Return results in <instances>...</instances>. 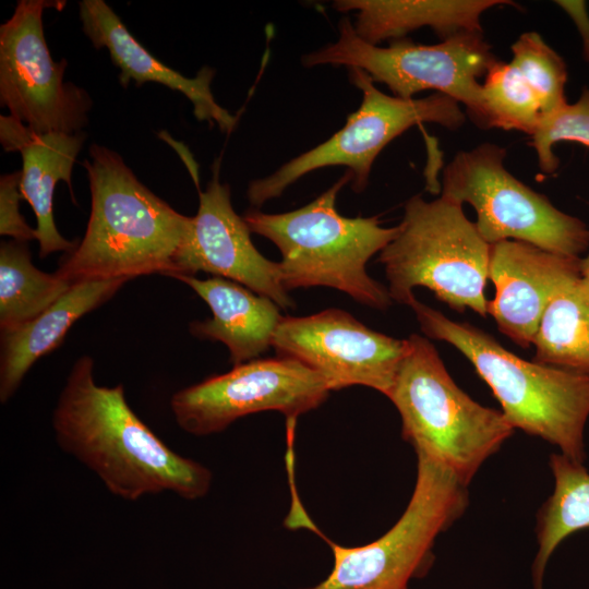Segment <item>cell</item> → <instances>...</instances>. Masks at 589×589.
Here are the masks:
<instances>
[{"label":"cell","mask_w":589,"mask_h":589,"mask_svg":"<svg viewBox=\"0 0 589 589\" xmlns=\"http://www.w3.org/2000/svg\"><path fill=\"white\" fill-rule=\"evenodd\" d=\"M52 428L59 447L115 496L137 501L172 492L196 500L209 491V469L168 447L131 409L122 384L98 385L89 356L74 362L57 400Z\"/></svg>","instance_id":"cell-1"},{"label":"cell","mask_w":589,"mask_h":589,"mask_svg":"<svg viewBox=\"0 0 589 589\" xmlns=\"http://www.w3.org/2000/svg\"><path fill=\"white\" fill-rule=\"evenodd\" d=\"M89 157L84 161L91 190L86 231L62 257L56 274L72 285L173 275L193 217L153 193L118 153L92 144Z\"/></svg>","instance_id":"cell-2"},{"label":"cell","mask_w":589,"mask_h":589,"mask_svg":"<svg viewBox=\"0 0 589 589\" xmlns=\"http://www.w3.org/2000/svg\"><path fill=\"white\" fill-rule=\"evenodd\" d=\"M426 337L458 349L489 385L514 429L557 446L582 464L589 418V374L527 361L468 323H457L412 297L408 304Z\"/></svg>","instance_id":"cell-3"},{"label":"cell","mask_w":589,"mask_h":589,"mask_svg":"<svg viewBox=\"0 0 589 589\" xmlns=\"http://www.w3.org/2000/svg\"><path fill=\"white\" fill-rule=\"evenodd\" d=\"M352 180L347 171L311 203L287 213L248 212L251 232L271 240L280 251L281 281L297 288L330 287L357 302L384 311L393 300L388 289L366 272L369 260L397 236L398 225L381 226L378 216L354 218L336 208L339 191Z\"/></svg>","instance_id":"cell-4"},{"label":"cell","mask_w":589,"mask_h":589,"mask_svg":"<svg viewBox=\"0 0 589 589\" xmlns=\"http://www.w3.org/2000/svg\"><path fill=\"white\" fill-rule=\"evenodd\" d=\"M407 341L386 395L400 414L402 437L417 455L438 462L467 486L515 429L502 411L478 404L457 386L428 338L412 334Z\"/></svg>","instance_id":"cell-5"},{"label":"cell","mask_w":589,"mask_h":589,"mask_svg":"<svg viewBox=\"0 0 589 589\" xmlns=\"http://www.w3.org/2000/svg\"><path fill=\"white\" fill-rule=\"evenodd\" d=\"M397 236L381 252L393 302L408 304L425 287L450 309L488 315L490 248L462 206L442 196L410 197Z\"/></svg>","instance_id":"cell-6"},{"label":"cell","mask_w":589,"mask_h":589,"mask_svg":"<svg viewBox=\"0 0 589 589\" xmlns=\"http://www.w3.org/2000/svg\"><path fill=\"white\" fill-rule=\"evenodd\" d=\"M338 29L337 41L301 58L304 67L359 68L404 99L422 91L447 95L462 104L480 128L483 97L479 79L497 61L483 32L457 34L434 45L405 37L380 47L360 38L349 17L340 20Z\"/></svg>","instance_id":"cell-7"},{"label":"cell","mask_w":589,"mask_h":589,"mask_svg":"<svg viewBox=\"0 0 589 589\" xmlns=\"http://www.w3.org/2000/svg\"><path fill=\"white\" fill-rule=\"evenodd\" d=\"M418 457L411 498L397 522L381 538L360 546H342L328 539L334 563L321 582L303 589H408L426 574L436 537L468 504L467 486L448 469Z\"/></svg>","instance_id":"cell-8"},{"label":"cell","mask_w":589,"mask_h":589,"mask_svg":"<svg viewBox=\"0 0 589 589\" xmlns=\"http://www.w3.org/2000/svg\"><path fill=\"white\" fill-rule=\"evenodd\" d=\"M505 157L506 149L493 143L458 152L443 171L441 196L470 204L478 232L489 244L517 240L580 257L589 248L587 225L513 176Z\"/></svg>","instance_id":"cell-9"},{"label":"cell","mask_w":589,"mask_h":589,"mask_svg":"<svg viewBox=\"0 0 589 589\" xmlns=\"http://www.w3.org/2000/svg\"><path fill=\"white\" fill-rule=\"evenodd\" d=\"M348 70L351 83L362 93L360 107L327 141L284 164L268 177L251 181L247 194L252 206H262L306 173L330 166L348 167L353 191L361 192L376 156L408 129L430 122L456 130L465 123L460 105L447 95L433 93L410 99L389 96L375 86L365 71Z\"/></svg>","instance_id":"cell-10"},{"label":"cell","mask_w":589,"mask_h":589,"mask_svg":"<svg viewBox=\"0 0 589 589\" xmlns=\"http://www.w3.org/2000/svg\"><path fill=\"white\" fill-rule=\"evenodd\" d=\"M64 5L20 0L0 26V104L37 134L81 132L92 108L83 88L63 81L68 62L52 60L44 36V10Z\"/></svg>","instance_id":"cell-11"},{"label":"cell","mask_w":589,"mask_h":589,"mask_svg":"<svg viewBox=\"0 0 589 589\" xmlns=\"http://www.w3.org/2000/svg\"><path fill=\"white\" fill-rule=\"evenodd\" d=\"M324 378L297 360L254 359L176 392L170 408L185 432L204 436L239 418L279 411L289 420L322 405L329 395Z\"/></svg>","instance_id":"cell-12"},{"label":"cell","mask_w":589,"mask_h":589,"mask_svg":"<svg viewBox=\"0 0 589 589\" xmlns=\"http://www.w3.org/2000/svg\"><path fill=\"white\" fill-rule=\"evenodd\" d=\"M272 347L278 357L316 372L330 390L362 385L386 396L408 341L375 332L346 311L328 309L283 317Z\"/></svg>","instance_id":"cell-13"},{"label":"cell","mask_w":589,"mask_h":589,"mask_svg":"<svg viewBox=\"0 0 589 589\" xmlns=\"http://www.w3.org/2000/svg\"><path fill=\"white\" fill-rule=\"evenodd\" d=\"M250 233L243 217L232 207L228 184L219 181L217 160L206 190H199L197 213L170 277L206 272L267 297L281 309L293 308L294 302L281 281L279 263L263 256Z\"/></svg>","instance_id":"cell-14"},{"label":"cell","mask_w":589,"mask_h":589,"mask_svg":"<svg viewBox=\"0 0 589 589\" xmlns=\"http://www.w3.org/2000/svg\"><path fill=\"white\" fill-rule=\"evenodd\" d=\"M580 259L517 240L491 244L488 279L495 293L486 310L500 332L530 347L550 303L581 277Z\"/></svg>","instance_id":"cell-15"},{"label":"cell","mask_w":589,"mask_h":589,"mask_svg":"<svg viewBox=\"0 0 589 589\" xmlns=\"http://www.w3.org/2000/svg\"><path fill=\"white\" fill-rule=\"evenodd\" d=\"M80 17L83 32L94 48H106L112 62L120 69L119 81L128 86L131 81L137 85L146 82L158 83L182 93L193 105L199 121H206L230 133L237 117L223 108L215 99L211 82L215 71L203 67L194 77H188L164 64L149 53L132 36L120 17L104 0L80 2Z\"/></svg>","instance_id":"cell-16"},{"label":"cell","mask_w":589,"mask_h":589,"mask_svg":"<svg viewBox=\"0 0 589 589\" xmlns=\"http://www.w3.org/2000/svg\"><path fill=\"white\" fill-rule=\"evenodd\" d=\"M173 278L192 288L213 314L211 318L192 322L191 334L225 344L233 366L256 359L273 346L275 332L283 320L279 306L273 300L221 277L199 279L178 275Z\"/></svg>","instance_id":"cell-17"},{"label":"cell","mask_w":589,"mask_h":589,"mask_svg":"<svg viewBox=\"0 0 589 589\" xmlns=\"http://www.w3.org/2000/svg\"><path fill=\"white\" fill-rule=\"evenodd\" d=\"M125 283L109 279L73 284L36 318L1 332L0 401L4 404L15 394L32 365L58 348L79 318L108 301Z\"/></svg>","instance_id":"cell-18"},{"label":"cell","mask_w":589,"mask_h":589,"mask_svg":"<svg viewBox=\"0 0 589 589\" xmlns=\"http://www.w3.org/2000/svg\"><path fill=\"white\" fill-rule=\"evenodd\" d=\"M504 4L516 7L509 0H338L333 5L345 13L356 11L357 35L377 45L405 38L424 26L442 40L461 33L482 32V14Z\"/></svg>","instance_id":"cell-19"},{"label":"cell","mask_w":589,"mask_h":589,"mask_svg":"<svg viewBox=\"0 0 589 589\" xmlns=\"http://www.w3.org/2000/svg\"><path fill=\"white\" fill-rule=\"evenodd\" d=\"M86 139L85 133H34L21 148V193L32 206L36 220L39 257L63 251L70 253L79 241L63 238L53 219V194L59 181L67 182L72 192L71 175L76 157Z\"/></svg>","instance_id":"cell-20"},{"label":"cell","mask_w":589,"mask_h":589,"mask_svg":"<svg viewBox=\"0 0 589 589\" xmlns=\"http://www.w3.org/2000/svg\"><path fill=\"white\" fill-rule=\"evenodd\" d=\"M554 476L553 494L538 514V552L532 564L534 589H542L543 575L552 553L574 532L589 528V472L582 464L562 454L550 457Z\"/></svg>","instance_id":"cell-21"},{"label":"cell","mask_w":589,"mask_h":589,"mask_svg":"<svg viewBox=\"0 0 589 589\" xmlns=\"http://www.w3.org/2000/svg\"><path fill=\"white\" fill-rule=\"evenodd\" d=\"M534 361L589 374V278L579 277L545 310Z\"/></svg>","instance_id":"cell-22"},{"label":"cell","mask_w":589,"mask_h":589,"mask_svg":"<svg viewBox=\"0 0 589 589\" xmlns=\"http://www.w3.org/2000/svg\"><path fill=\"white\" fill-rule=\"evenodd\" d=\"M72 284L59 275L39 271L32 262L26 242L5 241L0 245V328L19 327L36 318Z\"/></svg>","instance_id":"cell-23"},{"label":"cell","mask_w":589,"mask_h":589,"mask_svg":"<svg viewBox=\"0 0 589 589\" xmlns=\"http://www.w3.org/2000/svg\"><path fill=\"white\" fill-rule=\"evenodd\" d=\"M482 85L483 115L480 128L516 130L531 136L542 118L540 99L518 69L496 61Z\"/></svg>","instance_id":"cell-24"},{"label":"cell","mask_w":589,"mask_h":589,"mask_svg":"<svg viewBox=\"0 0 589 589\" xmlns=\"http://www.w3.org/2000/svg\"><path fill=\"white\" fill-rule=\"evenodd\" d=\"M510 61L537 93L542 116L549 115L567 101L565 85L567 67L564 59L537 32L521 34L512 45Z\"/></svg>","instance_id":"cell-25"},{"label":"cell","mask_w":589,"mask_h":589,"mask_svg":"<svg viewBox=\"0 0 589 589\" xmlns=\"http://www.w3.org/2000/svg\"><path fill=\"white\" fill-rule=\"evenodd\" d=\"M530 137L540 171L546 175L558 168L560 160L553 151L556 143L570 141L589 147V88H585L574 104L566 103L542 116Z\"/></svg>","instance_id":"cell-26"},{"label":"cell","mask_w":589,"mask_h":589,"mask_svg":"<svg viewBox=\"0 0 589 589\" xmlns=\"http://www.w3.org/2000/svg\"><path fill=\"white\" fill-rule=\"evenodd\" d=\"M21 171L7 173L0 179V235L13 240L27 242L36 239V229L32 228L20 213Z\"/></svg>","instance_id":"cell-27"},{"label":"cell","mask_w":589,"mask_h":589,"mask_svg":"<svg viewBox=\"0 0 589 589\" xmlns=\"http://www.w3.org/2000/svg\"><path fill=\"white\" fill-rule=\"evenodd\" d=\"M34 133L25 123L10 115L0 117V140L5 152H20Z\"/></svg>","instance_id":"cell-28"},{"label":"cell","mask_w":589,"mask_h":589,"mask_svg":"<svg viewBox=\"0 0 589 589\" xmlns=\"http://www.w3.org/2000/svg\"><path fill=\"white\" fill-rule=\"evenodd\" d=\"M555 3L568 14L576 25L582 41L584 59L589 62V13L586 2L558 0Z\"/></svg>","instance_id":"cell-29"},{"label":"cell","mask_w":589,"mask_h":589,"mask_svg":"<svg viewBox=\"0 0 589 589\" xmlns=\"http://www.w3.org/2000/svg\"><path fill=\"white\" fill-rule=\"evenodd\" d=\"M581 277L589 278V253L586 257L580 259Z\"/></svg>","instance_id":"cell-30"}]
</instances>
